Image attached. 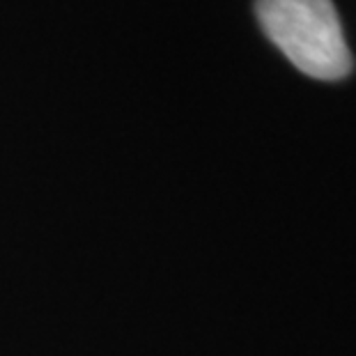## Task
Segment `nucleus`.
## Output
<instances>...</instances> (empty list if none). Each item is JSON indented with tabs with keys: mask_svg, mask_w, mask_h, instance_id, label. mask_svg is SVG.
I'll use <instances>...</instances> for the list:
<instances>
[{
	"mask_svg": "<svg viewBox=\"0 0 356 356\" xmlns=\"http://www.w3.org/2000/svg\"><path fill=\"white\" fill-rule=\"evenodd\" d=\"M255 14L264 35L306 76L340 81L352 72V53L331 0H257Z\"/></svg>",
	"mask_w": 356,
	"mask_h": 356,
	"instance_id": "obj_1",
	"label": "nucleus"
}]
</instances>
